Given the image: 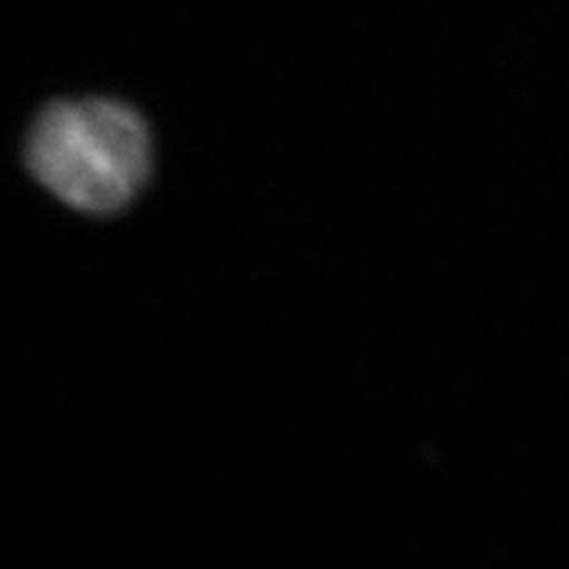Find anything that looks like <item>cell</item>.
<instances>
[{
	"label": "cell",
	"mask_w": 569,
	"mask_h": 569,
	"mask_svg": "<svg viewBox=\"0 0 569 569\" xmlns=\"http://www.w3.org/2000/svg\"><path fill=\"white\" fill-rule=\"evenodd\" d=\"M27 164L64 204L114 213L148 183L150 131L136 110L117 100L56 102L33 121Z\"/></svg>",
	"instance_id": "6da1fadb"
}]
</instances>
